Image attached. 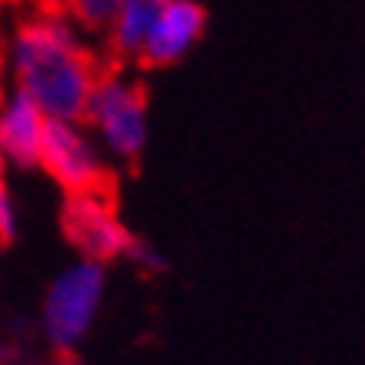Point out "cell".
Returning <instances> with one entry per match:
<instances>
[{
	"label": "cell",
	"mask_w": 365,
	"mask_h": 365,
	"mask_svg": "<svg viewBox=\"0 0 365 365\" xmlns=\"http://www.w3.org/2000/svg\"><path fill=\"white\" fill-rule=\"evenodd\" d=\"M37 168H44L67 195L114 191V171L108 165V155L81 121H47Z\"/></svg>",
	"instance_id": "3957f363"
},
{
	"label": "cell",
	"mask_w": 365,
	"mask_h": 365,
	"mask_svg": "<svg viewBox=\"0 0 365 365\" xmlns=\"http://www.w3.org/2000/svg\"><path fill=\"white\" fill-rule=\"evenodd\" d=\"M205 31H208V11L201 7V0H168L161 17L151 27V37L138 64L151 71L181 64L201 44Z\"/></svg>",
	"instance_id": "8992f818"
},
{
	"label": "cell",
	"mask_w": 365,
	"mask_h": 365,
	"mask_svg": "<svg viewBox=\"0 0 365 365\" xmlns=\"http://www.w3.org/2000/svg\"><path fill=\"white\" fill-rule=\"evenodd\" d=\"M81 124L94 134V141L108 158L121 165H138L151 141V111L144 84L124 74L121 67L104 64L88 94Z\"/></svg>",
	"instance_id": "7a4b0ae2"
},
{
	"label": "cell",
	"mask_w": 365,
	"mask_h": 365,
	"mask_svg": "<svg viewBox=\"0 0 365 365\" xmlns=\"http://www.w3.org/2000/svg\"><path fill=\"white\" fill-rule=\"evenodd\" d=\"M124 258H131L138 268H144V272H165L168 268V262H165V255L158 252L155 245H148V242H141V238H134V245L128 248V255Z\"/></svg>",
	"instance_id": "30bf717a"
},
{
	"label": "cell",
	"mask_w": 365,
	"mask_h": 365,
	"mask_svg": "<svg viewBox=\"0 0 365 365\" xmlns=\"http://www.w3.org/2000/svg\"><path fill=\"white\" fill-rule=\"evenodd\" d=\"M7 61L14 91L27 94L51 121H81L91 88L104 71L88 34L64 14L44 7L17 21Z\"/></svg>",
	"instance_id": "6da1fadb"
},
{
	"label": "cell",
	"mask_w": 365,
	"mask_h": 365,
	"mask_svg": "<svg viewBox=\"0 0 365 365\" xmlns=\"http://www.w3.org/2000/svg\"><path fill=\"white\" fill-rule=\"evenodd\" d=\"M108 288V272L94 262H78L54 278L44 302V332L57 352H71L88 335Z\"/></svg>",
	"instance_id": "277c9868"
},
{
	"label": "cell",
	"mask_w": 365,
	"mask_h": 365,
	"mask_svg": "<svg viewBox=\"0 0 365 365\" xmlns=\"http://www.w3.org/2000/svg\"><path fill=\"white\" fill-rule=\"evenodd\" d=\"M168 0H118L108 27L101 31L104 51L111 54L114 67L118 64H138L141 51L151 37V27L161 17Z\"/></svg>",
	"instance_id": "ba28073f"
},
{
	"label": "cell",
	"mask_w": 365,
	"mask_h": 365,
	"mask_svg": "<svg viewBox=\"0 0 365 365\" xmlns=\"http://www.w3.org/2000/svg\"><path fill=\"white\" fill-rule=\"evenodd\" d=\"M0 362H7V345L0 342Z\"/></svg>",
	"instance_id": "7c38bea8"
},
{
	"label": "cell",
	"mask_w": 365,
	"mask_h": 365,
	"mask_svg": "<svg viewBox=\"0 0 365 365\" xmlns=\"http://www.w3.org/2000/svg\"><path fill=\"white\" fill-rule=\"evenodd\" d=\"M14 235H17V218H14L11 195H7V185H4V175H0V245H11Z\"/></svg>",
	"instance_id": "8fae6325"
},
{
	"label": "cell",
	"mask_w": 365,
	"mask_h": 365,
	"mask_svg": "<svg viewBox=\"0 0 365 365\" xmlns=\"http://www.w3.org/2000/svg\"><path fill=\"white\" fill-rule=\"evenodd\" d=\"M64 238L81 252L84 262L111 265L128 255L134 245L131 228L118 215L114 191H88V195H67L61 208Z\"/></svg>",
	"instance_id": "5b68a950"
},
{
	"label": "cell",
	"mask_w": 365,
	"mask_h": 365,
	"mask_svg": "<svg viewBox=\"0 0 365 365\" xmlns=\"http://www.w3.org/2000/svg\"><path fill=\"white\" fill-rule=\"evenodd\" d=\"M47 118L27 94L14 91L0 98V158L17 168L41 165V144H44Z\"/></svg>",
	"instance_id": "52a82bcc"
},
{
	"label": "cell",
	"mask_w": 365,
	"mask_h": 365,
	"mask_svg": "<svg viewBox=\"0 0 365 365\" xmlns=\"http://www.w3.org/2000/svg\"><path fill=\"white\" fill-rule=\"evenodd\" d=\"M37 7L64 14L67 21H74L84 34H101L111 21L118 0H37Z\"/></svg>",
	"instance_id": "9c48e42d"
}]
</instances>
